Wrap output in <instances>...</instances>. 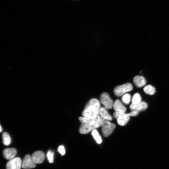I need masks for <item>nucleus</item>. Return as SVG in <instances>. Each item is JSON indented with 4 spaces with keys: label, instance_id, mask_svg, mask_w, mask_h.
<instances>
[{
    "label": "nucleus",
    "instance_id": "nucleus-20",
    "mask_svg": "<svg viewBox=\"0 0 169 169\" xmlns=\"http://www.w3.org/2000/svg\"><path fill=\"white\" fill-rule=\"evenodd\" d=\"M47 157L48 161L51 163L53 162L54 152L51 150L48 151L47 154Z\"/></svg>",
    "mask_w": 169,
    "mask_h": 169
},
{
    "label": "nucleus",
    "instance_id": "nucleus-11",
    "mask_svg": "<svg viewBox=\"0 0 169 169\" xmlns=\"http://www.w3.org/2000/svg\"><path fill=\"white\" fill-rule=\"evenodd\" d=\"M3 153L5 158L10 160L15 158L17 152L15 149L8 148L4 149Z\"/></svg>",
    "mask_w": 169,
    "mask_h": 169
},
{
    "label": "nucleus",
    "instance_id": "nucleus-21",
    "mask_svg": "<svg viewBox=\"0 0 169 169\" xmlns=\"http://www.w3.org/2000/svg\"><path fill=\"white\" fill-rule=\"evenodd\" d=\"M58 151L62 155H64L65 154V149L64 146H59Z\"/></svg>",
    "mask_w": 169,
    "mask_h": 169
},
{
    "label": "nucleus",
    "instance_id": "nucleus-13",
    "mask_svg": "<svg viewBox=\"0 0 169 169\" xmlns=\"http://www.w3.org/2000/svg\"><path fill=\"white\" fill-rule=\"evenodd\" d=\"M133 81L135 85L139 88L145 85L147 82L146 79L144 77L140 76L135 77L134 78Z\"/></svg>",
    "mask_w": 169,
    "mask_h": 169
},
{
    "label": "nucleus",
    "instance_id": "nucleus-12",
    "mask_svg": "<svg viewBox=\"0 0 169 169\" xmlns=\"http://www.w3.org/2000/svg\"><path fill=\"white\" fill-rule=\"evenodd\" d=\"M113 107L115 112L125 113L126 111L125 107L119 100L115 101L113 103Z\"/></svg>",
    "mask_w": 169,
    "mask_h": 169
},
{
    "label": "nucleus",
    "instance_id": "nucleus-22",
    "mask_svg": "<svg viewBox=\"0 0 169 169\" xmlns=\"http://www.w3.org/2000/svg\"><path fill=\"white\" fill-rule=\"evenodd\" d=\"M2 131V126H1V131H1V132Z\"/></svg>",
    "mask_w": 169,
    "mask_h": 169
},
{
    "label": "nucleus",
    "instance_id": "nucleus-18",
    "mask_svg": "<svg viewBox=\"0 0 169 169\" xmlns=\"http://www.w3.org/2000/svg\"><path fill=\"white\" fill-rule=\"evenodd\" d=\"M141 97L140 95L136 93L133 96L131 99V104H136L140 103L141 101Z\"/></svg>",
    "mask_w": 169,
    "mask_h": 169
},
{
    "label": "nucleus",
    "instance_id": "nucleus-9",
    "mask_svg": "<svg viewBox=\"0 0 169 169\" xmlns=\"http://www.w3.org/2000/svg\"><path fill=\"white\" fill-rule=\"evenodd\" d=\"M31 158L35 164H40L44 161L45 155L41 151H38L34 153L31 156Z\"/></svg>",
    "mask_w": 169,
    "mask_h": 169
},
{
    "label": "nucleus",
    "instance_id": "nucleus-19",
    "mask_svg": "<svg viewBox=\"0 0 169 169\" xmlns=\"http://www.w3.org/2000/svg\"><path fill=\"white\" fill-rule=\"evenodd\" d=\"M131 100V95L129 94L124 95L122 98V102L126 104H128Z\"/></svg>",
    "mask_w": 169,
    "mask_h": 169
},
{
    "label": "nucleus",
    "instance_id": "nucleus-6",
    "mask_svg": "<svg viewBox=\"0 0 169 169\" xmlns=\"http://www.w3.org/2000/svg\"><path fill=\"white\" fill-rule=\"evenodd\" d=\"M101 101L107 110L111 109L113 106V101L110 98L109 95L106 93L104 92L102 94L101 96Z\"/></svg>",
    "mask_w": 169,
    "mask_h": 169
},
{
    "label": "nucleus",
    "instance_id": "nucleus-16",
    "mask_svg": "<svg viewBox=\"0 0 169 169\" xmlns=\"http://www.w3.org/2000/svg\"><path fill=\"white\" fill-rule=\"evenodd\" d=\"M3 142L6 146H9L10 144L11 139L9 135L6 132L3 133L2 135Z\"/></svg>",
    "mask_w": 169,
    "mask_h": 169
},
{
    "label": "nucleus",
    "instance_id": "nucleus-1",
    "mask_svg": "<svg viewBox=\"0 0 169 169\" xmlns=\"http://www.w3.org/2000/svg\"><path fill=\"white\" fill-rule=\"evenodd\" d=\"M79 120L81 123L79 132L82 134H87L101 126L104 120L99 116L94 118L80 117Z\"/></svg>",
    "mask_w": 169,
    "mask_h": 169
},
{
    "label": "nucleus",
    "instance_id": "nucleus-2",
    "mask_svg": "<svg viewBox=\"0 0 169 169\" xmlns=\"http://www.w3.org/2000/svg\"><path fill=\"white\" fill-rule=\"evenodd\" d=\"M101 108L99 101L97 99H92L87 103L82 115L84 117L95 118L99 116Z\"/></svg>",
    "mask_w": 169,
    "mask_h": 169
},
{
    "label": "nucleus",
    "instance_id": "nucleus-5",
    "mask_svg": "<svg viewBox=\"0 0 169 169\" xmlns=\"http://www.w3.org/2000/svg\"><path fill=\"white\" fill-rule=\"evenodd\" d=\"M101 126L102 134L105 137L110 136L116 128L114 124L106 120H104Z\"/></svg>",
    "mask_w": 169,
    "mask_h": 169
},
{
    "label": "nucleus",
    "instance_id": "nucleus-17",
    "mask_svg": "<svg viewBox=\"0 0 169 169\" xmlns=\"http://www.w3.org/2000/svg\"><path fill=\"white\" fill-rule=\"evenodd\" d=\"M92 134L98 143L99 144L101 143L102 140L97 130L95 129L93 130L92 131Z\"/></svg>",
    "mask_w": 169,
    "mask_h": 169
},
{
    "label": "nucleus",
    "instance_id": "nucleus-8",
    "mask_svg": "<svg viewBox=\"0 0 169 169\" xmlns=\"http://www.w3.org/2000/svg\"><path fill=\"white\" fill-rule=\"evenodd\" d=\"M22 167L26 169L32 168L35 167V164L32 160L30 155H27L24 157L22 162Z\"/></svg>",
    "mask_w": 169,
    "mask_h": 169
},
{
    "label": "nucleus",
    "instance_id": "nucleus-10",
    "mask_svg": "<svg viewBox=\"0 0 169 169\" xmlns=\"http://www.w3.org/2000/svg\"><path fill=\"white\" fill-rule=\"evenodd\" d=\"M148 107L147 103L144 101H141L136 104H131L130 106V110L132 111H136L138 112L145 110Z\"/></svg>",
    "mask_w": 169,
    "mask_h": 169
},
{
    "label": "nucleus",
    "instance_id": "nucleus-3",
    "mask_svg": "<svg viewBox=\"0 0 169 169\" xmlns=\"http://www.w3.org/2000/svg\"><path fill=\"white\" fill-rule=\"evenodd\" d=\"M138 114V112L132 111L129 113L121 112H115L113 114V117L117 119L118 124L121 126L125 125L128 122L130 117L136 116Z\"/></svg>",
    "mask_w": 169,
    "mask_h": 169
},
{
    "label": "nucleus",
    "instance_id": "nucleus-7",
    "mask_svg": "<svg viewBox=\"0 0 169 169\" xmlns=\"http://www.w3.org/2000/svg\"><path fill=\"white\" fill-rule=\"evenodd\" d=\"M22 161L19 157L15 158L10 160L7 164L6 169H20Z\"/></svg>",
    "mask_w": 169,
    "mask_h": 169
},
{
    "label": "nucleus",
    "instance_id": "nucleus-14",
    "mask_svg": "<svg viewBox=\"0 0 169 169\" xmlns=\"http://www.w3.org/2000/svg\"><path fill=\"white\" fill-rule=\"evenodd\" d=\"M99 116L104 120H111L112 116L110 115L105 107H101L99 113Z\"/></svg>",
    "mask_w": 169,
    "mask_h": 169
},
{
    "label": "nucleus",
    "instance_id": "nucleus-4",
    "mask_svg": "<svg viewBox=\"0 0 169 169\" xmlns=\"http://www.w3.org/2000/svg\"><path fill=\"white\" fill-rule=\"evenodd\" d=\"M132 89V84L128 83L117 86L115 88L114 92L116 95L119 97L125 93L131 91Z\"/></svg>",
    "mask_w": 169,
    "mask_h": 169
},
{
    "label": "nucleus",
    "instance_id": "nucleus-15",
    "mask_svg": "<svg viewBox=\"0 0 169 169\" xmlns=\"http://www.w3.org/2000/svg\"><path fill=\"white\" fill-rule=\"evenodd\" d=\"M143 91L146 94L152 95L156 92L155 88L150 84L146 86L143 88Z\"/></svg>",
    "mask_w": 169,
    "mask_h": 169
}]
</instances>
